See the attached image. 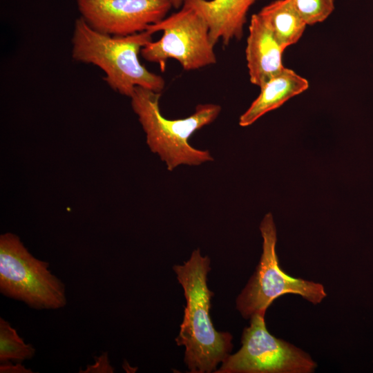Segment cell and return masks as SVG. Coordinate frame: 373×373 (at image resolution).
I'll use <instances>...</instances> for the list:
<instances>
[{
	"label": "cell",
	"instance_id": "6da1fadb",
	"mask_svg": "<svg viewBox=\"0 0 373 373\" xmlns=\"http://www.w3.org/2000/svg\"><path fill=\"white\" fill-rule=\"evenodd\" d=\"M209 265V258L202 256L197 249L183 265L173 266L186 301L175 341L178 345L185 346L184 361L192 373L216 370L233 347L231 334L216 330L210 318L211 298L214 294L207 283Z\"/></svg>",
	"mask_w": 373,
	"mask_h": 373
},
{
	"label": "cell",
	"instance_id": "7a4b0ae2",
	"mask_svg": "<svg viewBox=\"0 0 373 373\" xmlns=\"http://www.w3.org/2000/svg\"><path fill=\"white\" fill-rule=\"evenodd\" d=\"M148 30L127 36H111L91 28L80 17L74 25L72 57L98 66L104 79L115 91L131 97L136 86L161 93L164 78L147 70L139 61L142 48L152 41Z\"/></svg>",
	"mask_w": 373,
	"mask_h": 373
},
{
	"label": "cell",
	"instance_id": "3957f363",
	"mask_svg": "<svg viewBox=\"0 0 373 373\" xmlns=\"http://www.w3.org/2000/svg\"><path fill=\"white\" fill-rule=\"evenodd\" d=\"M161 93L136 86L131 106L146 133V143L172 171L178 165H200L213 159L209 152L192 147L189 138L198 130L213 122L221 107L215 104H199L190 116L169 119L160 113Z\"/></svg>",
	"mask_w": 373,
	"mask_h": 373
},
{
	"label": "cell",
	"instance_id": "277c9868",
	"mask_svg": "<svg viewBox=\"0 0 373 373\" xmlns=\"http://www.w3.org/2000/svg\"><path fill=\"white\" fill-rule=\"evenodd\" d=\"M0 291L36 309H58L66 305L64 283L49 264L34 257L19 236H0Z\"/></svg>",
	"mask_w": 373,
	"mask_h": 373
},
{
	"label": "cell",
	"instance_id": "5b68a950",
	"mask_svg": "<svg viewBox=\"0 0 373 373\" xmlns=\"http://www.w3.org/2000/svg\"><path fill=\"white\" fill-rule=\"evenodd\" d=\"M260 230L263 239L262 253L255 273L236 299V308L245 318L266 312L280 296L296 294L313 305L327 296L324 286L314 281L294 278L280 267L276 251V228L271 213L262 219Z\"/></svg>",
	"mask_w": 373,
	"mask_h": 373
},
{
	"label": "cell",
	"instance_id": "8992f818",
	"mask_svg": "<svg viewBox=\"0 0 373 373\" xmlns=\"http://www.w3.org/2000/svg\"><path fill=\"white\" fill-rule=\"evenodd\" d=\"M146 30L153 34L163 32L159 40L151 41L140 52L145 60L159 64L162 72L169 59L177 60L185 70H198L217 61L206 22L187 6H182L178 12L149 26Z\"/></svg>",
	"mask_w": 373,
	"mask_h": 373
},
{
	"label": "cell",
	"instance_id": "52a82bcc",
	"mask_svg": "<svg viewBox=\"0 0 373 373\" xmlns=\"http://www.w3.org/2000/svg\"><path fill=\"white\" fill-rule=\"evenodd\" d=\"M266 312L254 314L243 330L242 347L229 355L216 373H312L317 363L294 345L271 334L265 320Z\"/></svg>",
	"mask_w": 373,
	"mask_h": 373
},
{
	"label": "cell",
	"instance_id": "ba28073f",
	"mask_svg": "<svg viewBox=\"0 0 373 373\" xmlns=\"http://www.w3.org/2000/svg\"><path fill=\"white\" fill-rule=\"evenodd\" d=\"M81 17L93 30L111 36L146 30L166 17L170 0H75Z\"/></svg>",
	"mask_w": 373,
	"mask_h": 373
},
{
	"label": "cell",
	"instance_id": "9c48e42d",
	"mask_svg": "<svg viewBox=\"0 0 373 373\" xmlns=\"http://www.w3.org/2000/svg\"><path fill=\"white\" fill-rule=\"evenodd\" d=\"M260 0H184L182 6L193 10L206 22L210 40L228 45L243 35L251 7Z\"/></svg>",
	"mask_w": 373,
	"mask_h": 373
},
{
	"label": "cell",
	"instance_id": "30bf717a",
	"mask_svg": "<svg viewBox=\"0 0 373 373\" xmlns=\"http://www.w3.org/2000/svg\"><path fill=\"white\" fill-rule=\"evenodd\" d=\"M285 50L258 14L252 15L245 48L251 83L260 87L279 73L285 68L283 64Z\"/></svg>",
	"mask_w": 373,
	"mask_h": 373
},
{
	"label": "cell",
	"instance_id": "8fae6325",
	"mask_svg": "<svg viewBox=\"0 0 373 373\" xmlns=\"http://www.w3.org/2000/svg\"><path fill=\"white\" fill-rule=\"evenodd\" d=\"M260 93L240 117L239 124L248 126L269 111L282 106L309 88L307 79L291 69L284 68L260 87Z\"/></svg>",
	"mask_w": 373,
	"mask_h": 373
},
{
	"label": "cell",
	"instance_id": "7c38bea8",
	"mask_svg": "<svg viewBox=\"0 0 373 373\" xmlns=\"http://www.w3.org/2000/svg\"><path fill=\"white\" fill-rule=\"evenodd\" d=\"M258 14L285 49L299 41L307 26L291 0L273 1Z\"/></svg>",
	"mask_w": 373,
	"mask_h": 373
},
{
	"label": "cell",
	"instance_id": "4fadbf2b",
	"mask_svg": "<svg viewBox=\"0 0 373 373\" xmlns=\"http://www.w3.org/2000/svg\"><path fill=\"white\" fill-rule=\"evenodd\" d=\"M35 354V347L26 343L17 330L5 319L0 318L1 362L23 361L31 359Z\"/></svg>",
	"mask_w": 373,
	"mask_h": 373
},
{
	"label": "cell",
	"instance_id": "5bb4252c",
	"mask_svg": "<svg viewBox=\"0 0 373 373\" xmlns=\"http://www.w3.org/2000/svg\"><path fill=\"white\" fill-rule=\"evenodd\" d=\"M295 8L308 26L326 20L334 10V0H291Z\"/></svg>",
	"mask_w": 373,
	"mask_h": 373
},
{
	"label": "cell",
	"instance_id": "9a60e30c",
	"mask_svg": "<svg viewBox=\"0 0 373 373\" xmlns=\"http://www.w3.org/2000/svg\"><path fill=\"white\" fill-rule=\"evenodd\" d=\"M114 372L113 367L110 365L108 354L104 353L95 359L93 365H87L84 372Z\"/></svg>",
	"mask_w": 373,
	"mask_h": 373
},
{
	"label": "cell",
	"instance_id": "2e32d148",
	"mask_svg": "<svg viewBox=\"0 0 373 373\" xmlns=\"http://www.w3.org/2000/svg\"><path fill=\"white\" fill-rule=\"evenodd\" d=\"M1 373H31L30 369L26 368L21 363L13 365L10 363L4 362L0 365Z\"/></svg>",
	"mask_w": 373,
	"mask_h": 373
},
{
	"label": "cell",
	"instance_id": "e0dca14e",
	"mask_svg": "<svg viewBox=\"0 0 373 373\" xmlns=\"http://www.w3.org/2000/svg\"><path fill=\"white\" fill-rule=\"evenodd\" d=\"M172 6L176 9L180 8L184 3V0H170Z\"/></svg>",
	"mask_w": 373,
	"mask_h": 373
}]
</instances>
